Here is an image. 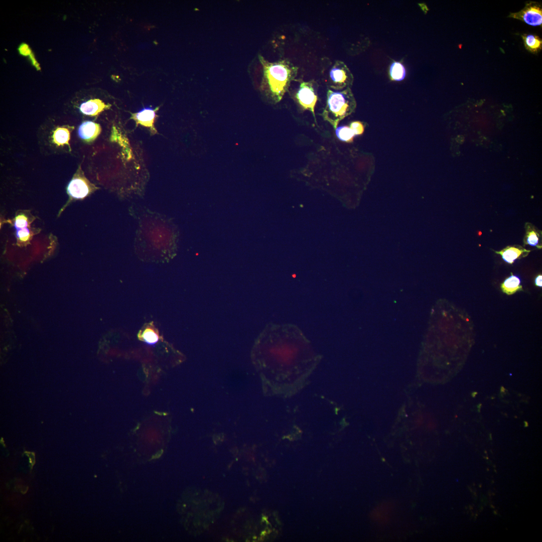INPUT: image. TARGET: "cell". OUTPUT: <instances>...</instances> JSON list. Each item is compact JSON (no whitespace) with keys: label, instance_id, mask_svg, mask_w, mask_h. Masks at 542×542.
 <instances>
[{"label":"cell","instance_id":"6da1fadb","mask_svg":"<svg viewBox=\"0 0 542 542\" xmlns=\"http://www.w3.org/2000/svg\"><path fill=\"white\" fill-rule=\"evenodd\" d=\"M252 359L264 377L294 386L310 374L320 357L298 326L269 323L255 342Z\"/></svg>","mask_w":542,"mask_h":542},{"label":"cell","instance_id":"7a4b0ae2","mask_svg":"<svg viewBox=\"0 0 542 542\" xmlns=\"http://www.w3.org/2000/svg\"><path fill=\"white\" fill-rule=\"evenodd\" d=\"M262 67L261 90L270 102H279L296 79L299 68L288 59L270 62L259 57Z\"/></svg>","mask_w":542,"mask_h":542},{"label":"cell","instance_id":"3957f363","mask_svg":"<svg viewBox=\"0 0 542 542\" xmlns=\"http://www.w3.org/2000/svg\"><path fill=\"white\" fill-rule=\"evenodd\" d=\"M356 101L351 88L340 91L328 89L326 104L321 114L334 128L339 122L354 112Z\"/></svg>","mask_w":542,"mask_h":542},{"label":"cell","instance_id":"277c9868","mask_svg":"<svg viewBox=\"0 0 542 542\" xmlns=\"http://www.w3.org/2000/svg\"><path fill=\"white\" fill-rule=\"evenodd\" d=\"M318 83L312 79L305 81L302 79L293 80L288 91L301 111H310L316 121L315 108L318 100Z\"/></svg>","mask_w":542,"mask_h":542},{"label":"cell","instance_id":"5b68a950","mask_svg":"<svg viewBox=\"0 0 542 542\" xmlns=\"http://www.w3.org/2000/svg\"><path fill=\"white\" fill-rule=\"evenodd\" d=\"M323 79L328 89L340 91L351 88L354 77L346 64L336 60L323 69Z\"/></svg>","mask_w":542,"mask_h":542},{"label":"cell","instance_id":"8992f818","mask_svg":"<svg viewBox=\"0 0 542 542\" xmlns=\"http://www.w3.org/2000/svg\"><path fill=\"white\" fill-rule=\"evenodd\" d=\"M98 189L85 177L80 166L69 183L67 192L70 200H82Z\"/></svg>","mask_w":542,"mask_h":542},{"label":"cell","instance_id":"52a82bcc","mask_svg":"<svg viewBox=\"0 0 542 542\" xmlns=\"http://www.w3.org/2000/svg\"><path fill=\"white\" fill-rule=\"evenodd\" d=\"M509 17L520 20L532 26H541L542 24V10L536 3L527 4L520 11L512 13Z\"/></svg>","mask_w":542,"mask_h":542},{"label":"cell","instance_id":"ba28073f","mask_svg":"<svg viewBox=\"0 0 542 542\" xmlns=\"http://www.w3.org/2000/svg\"><path fill=\"white\" fill-rule=\"evenodd\" d=\"M159 107L155 109L146 108L142 109L136 113H131L130 118L134 120L137 126L141 124L145 127H148L152 135L157 133V130L154 126V122L156 117V112Z\"/></svg>","mask_w":542,"mask_h":542},{"label":"cell","instance_id":"9c48e42d","mask_svg":"<svg viewBox=\"0 0 542 542\" xmlns=\"http://www.w3.org/2000/svg\"><path fill=\"white\" fill-rule=\"evenodd\" d=\"M101 131V127L100 124L91 121L83 122L78 130L79 137L87 143L94 141Z\"/></svg>","mask_w":542,"mask_h":542},{"label":"cell","instance_id":"30bf717a","mask_svg":"<svg viewBox=\"0 0 542 542\" xmlns=\"http://www.w3.org/2000/svg\"><path fill=\"white\" fill-rule=\"evenodd\" d=\"M530 251V250L516 245L507 246L502 250L495 251V252L500 254L505 262L512 264L516 259L520 258L521 256H524L525 255L524 254L527 255Z\"/></svg>","mask_w":542,"mask_h":542},{"label":"cell","instance_id":"8fae6325","mask_svg":"<svg viewBox=\"0 0 542 542\" xmlns=\"http://www.w3.org/2000/svg\"><path fill=\"white\" fill-rule=\"evenodd\" d=\"M110 106V105L105 104L99 99H93L82 103L80 106V110L84 114L95 116Z\"/></svg>","mask_w":542,"mask_h":542},{"label":"cell","instance_id":"7c38bea8","mask_svg":"<svg viewBox=\"0 0 542 542\" xmlns=\"http://www.w3.org/2000/svg\"><path fill=\"white\" fill-rule=\"evenodd\" d=\"M526 233L524 238V243L538 248H541V232L533 225L530 223L525 225Z\"/></svg>","mask_w":542,"mask_h":542},{"label":"cell","instance_id":"4fadbf2b","mask_svg":"<svg viewBox=\"0 0 542 542\" xmlns=\"http://www.w3.org/2000/svg\"><path fill=\"white\" fill-rule=\"evenodd\" d=\"M501 288L503 292L508 295L513 294L518 291L522 290L520 278L512 273L511 276L501 284Z\"/></svg>","mask_w":542,"mask_h":542},{"label":"cell","instance_id":"5bb4252c","mask_svg":"<svg viewBox=\"0 0 542 542\" xmlns=\"http://www.w3.org/2000/svg\"><path fill=\"white\" fill-rule=\"evenodd\" d=\"M139 338L150 345H154L159 340L158 331L153 325H147L139 334Z\"/></svg>","mask_w":542,"mask_h":542},{"label":"cell","instance_id":"9a60e30c","mask_svg":"<svg viewBox=\"0 0 542 542\" xmlns=\"http://www.w3.org/2000/svg\"><path fill=\"white\" fill-rule=\"evenodd\" d=\"M524 45L528 51L535 53L541 49L542 41L536 35L524 34L522 36Z\"/></svg>","mask_w":542,"mask_h":542},{"label":"cell","instance_id":"2e32d148","mask_svg":"<svg viewBox=\"0 0 542 542\" xmlns=\"http://www.w3.org/2000/svg\"><path fill=\"white\" fill-rule=\"evenodd\" d=\"M389 73L392 80L400 81L404 79L406 76V70L402 63L394 61L389 66Z\"/></svg>","mask_w":542,"mask_h":542},{"label":"cell","instance_id":"e0dca14e","mask_svg":"<svg viewBox=\"0 0 542 542\" xmlns=\"http://www.w3.org/2000/svg\"><path fill=\"white\" fill-rule=\"evenodd\" d=\"M31 214L28 212H19L16 215L13 220V226L16 230L30 227L33 221L30 217Z\"/></svg>","mask_w":542,"mask_h":542},{"label":"cell","instance_id":"ac0fdd59","mask_svg":"<svg viewBox=\"0 0 542 542\" xmlns=\"http://www.w3.org/2000/svg\"><path fill=\"white\" fill-rule=\"evenodd\" d=\"M16 230L18 245H26L29 244L34 234V231L31 230L30 226Z\"/></svg>","mask_w":542,"mask_h":542},{"label":"cell","instance_id":"d6986e66","mask_svg":"<svg viewBox=\"0 0 542 542\" xmlns=\"http://www.w3.org/2000/svg\"><path fill=\"white\" fill-rule=\"evenodd\" d=\"M53 140L57 145H69L70 140V131L66 127H58L54 132Z\"/></svg>","mask_w":542,"mask_h":542},{"label":"cell","instance_id":"ffe728a7","mask_svg":"<svg viewBox=\"0 0 542 542\" xmlns=\"http://www.w3.org/2000/svg\"><path fill=\"white\" fill-rule=\"evenodd\" d=\"M335 133L340 140L347 143L352 142L355 136L352 129L347 125L337 126L335 128Z\"/></svg>","mask_w":542,"mask_h":542},{"label":"cell","instance_id":"44dd1931","mask_svg":"<svg viewBox=\"0 0 542 542\" xmlns=\"http://www.w3.org/2000/svg\"><path fill=\"white\" fill-rule=\"evenodd\" d=\"M349 127L353 131L355 136L361 134L364 130V126L362 122L359 121L352 122Z\"/></svg>","mask_w":542,"mask_h":542},{"label":"cell","instance_id":"7402d4cb","mask_svg":"<svg viewBox=\"0 0 542 542\" xmlns=\"http://www.w3.org/2000/svg\"><path fill=\"white\" fill-rule=\"evenodd\" d=\"M20 53L23 55H30L32 54L31 49L29 46L25 44H22L19 48Z\"/></svg>","mask_w":542,"mask_h":542},{"label":"cell","instance_id":"603a6c76","mask_svg":"<svg viewBox=\"0 0 542 542\" xmlns=\"http://www.w3.org/2000/svg\"><path fill=\"white\" fill-rule=\"evenodd\" d=\"M541 279H542V276H541V275H538V276L536 277V278L535 279V285L536 286L541 287V286H542Z\"/></svg>","mask_w":542,"mask_h":542}]
</instances>
